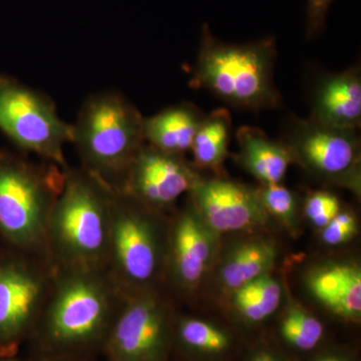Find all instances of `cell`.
Instances as JSON below:
<instances>
[{
  "label": "cell",
  "mask_w": 361,
  "mask_h": 361,
  "mask_svg": "<svg viewBox=\"0 0 361 361\" xmlns=\"http://www.w3.org/2000/svg\"><path fill=\"white\" fill-rule=\"evenodd\" d=\"M240 165L263 185L280 184L293 161L283 142L271 140L262 130L242 126L237 130Z\"/></svg>",
  "instance_id": "cell-16"
},
{
  "label": "cell",
  "mask_w": 361,
  "mask_h": 361,
  "mask_svg": "<svg viewBox=\"0 0 361 361\" xmlns=\"http://www.w3.org/2000/svg\"><path fill=\"white\" fill-rule=\"evenodd\" d=\"M276 258V246L268 240L242 242L225 256L219 270L221 284L227 290H238L256 278L268 274Z\"/></svg>",
  "instance_id": "cell-18"
},
{
  "label": "cell",
  "mask_w": 361,
  "mask_h": 361,
  "mask_svg": "<svg viewBox=\"0 0 361 361\" xmlns=\"http://www.w3.org/2000/svg\"><path fill=\"white\" fill-rule=\"evenodd\" d=\"M257 192L267 214L284 224H293L297 214V199L293 192L280 184L263 185Z\"/></svg>",
  "instance_id": "cell-23"
},
{
  "label": "cell",
  "mask_w": 361,
  "mask_h": 361,
  "mask_svg": "<svg viewBox=\"0 0 361 361\" xmlns=\"http://www.w3.org/2000/svg\"><path fill=\"white\" fill-rule=\"evenodd\" d=\"M156 211L113 191L109 237V275L116 291L128 296L148 290L164 264L165 243Z\"/></svg>",
  "instance_id": "cell-6"
},
{
  "label": "cell",
  "mask_w": 361,
  "mask_h": 361,
  "mask_svg": "<svg viewBox=\"0 0 361 361\" xmlns=\"http://www.w3.org/2000/svg\"><path fill=\"white\" fill-rule=\"evenodd\" d=\"M310 118L332 129L357 133L361 123L360 66L318 78L311 96Z\"/></svg>",
  "instance_id": "cell-14"
},
{
  "label": "cell",
  "mask_w": 361,
  "mask_h": 361,
  "mask_svg": "<svg viewBox=\"0 0 361 361\" xmlns=\"http://www.w3.org/2000/svg\"><path fill=\"white\" fill-rule=\"evenodd\" d=\"M144 118L118 90L92 94L73 125V139L85 172L118 191L130 163L144 146Z\"/></svg>",
  "instance_id": "cell-3"
},
{
  "label": "cell",
  "mask_w": 361,
  "mask_h": 361,
  "mask_svg": "<svg viewBox=\"0 0 361 361\" xmlns=\"http://www.w3.org/2000/svg\"><path fill=\"white\" fill-rule=\"evenodd\" d=\"M276 56L273 37L229 44L217 39L204 23L190 85L208 90L239 110L280 108L282 97L274 84Z\"/></svg>",
  "instance_id": "cell-1"
},
{
  "label": "cell",
  "mask_w": 361,
  "mask_h": 361,
  "mask_svg": "<svg viewBox=\"0 0 361 361\" xmlns=\"http://www.w3.org/2000/svg\"><path fill=\"white\" fill-rule=\"evenodd\" d=\"M322 240L329 245L336 246L349 241L357 232L355 216L348 212H339L329 225L322 228Z\"/></svg>",
  "instance_id": "cell-25"
},
{
  "label": "cell",
  "mask_w": 361,
  "mask_h": 361,
  "mask_svg": "<svg viewBox=\"0 0 361 361\" xmlns=\"http://www.w3.org/2000/svg\"><path fill=\"white\" fill-rule=\"evenodd\" d=\"M232 134L231 114L220 108L204 116L190 151L201 169H219L229 153Z\"/></svg>",
  "instance_id": "cell-19"
},
{
  "label": "cell",
  "mask_w": 361,
  "mask_h": 361,
  "mask_svg": "<svg viewBox=\"0 0 361 361\" xmlns=\"http://www.w3.org/2000/svg\"><path fill=\"white\" fill-rule=\"evenodd\" d=\"M200 179L183 156L145 144L130 163L118 192L154 211L172 206Z\"/></svg>",
  "instance_id": "cell-10"
},
{
  "label": "cell",
  "mask_w": 361,
  "mask_h": 361,
  "mask_svg": "<svg viewBox=\"0 0 361 361\" xmlns=\"http://www.w3.org/2000/svg\"><path fill=\"white\" fill-rule=\"evenodd\" d=\"M66 168L0 152V231L16 245L32 250L45 245L47 222L63 189Z\"/></svg>",
  "instance_id": "cell-4"
},
{
  "label": "cell",
  "mask_w": 361,
  "mask_h": 361,
  "mask_svg": "<svg viewBox=\"0 0 361 361\" xmlns=\"http://www.w3.org/2000/svg\"><path fill=\"white\" fill-rule=\"evenodd\" d=\"M0 130L23 151L68 167L63 149L73 125L59 116L51 97L6 75H0Z\"/></svg>",
  "instance_id": "cell-7"
},
{
  "label": "cell",
  "mask_w": 361,
  "mask_h": 361,
  "mask_svg": "<svg viewBox=\"0 0 361 361\" xmlns=\"http://www.w3.org/2000/svg\"><path fill=\"white\" fill-rule=\"evenodd\" d=\"M190 193L197 212L215 233L253 229L267 221L258 192L234 180L200 178Z\"/></svg>",
  "instance_id": "cell-11"
},
{
  "label": "cell",
  "mask_w": 361,
  "mask_h": 361,
  "mask_svg": "<svg viewBox=\"0 0 361 361\" xmlns=\"http://www.w3.org/2000/svg\"><path fill=\"white\" fill-rule=\"evenodd\" d=\"M341 201L336 195L327 191H315L307 197L304 212L315 226L324 228L341 212Z\"/></svg>",
  "instance_id": "cell-24"
},
{
  "label": "cell",
  "mask_w": 361,
  "mask_h": 361,
  "mask_svg": "<svg viewBox=\"0 0 361 361\" xmlns=\"http://www.w3.org/2000/svg\"><path fill=\"white\" fill-rule=\"evenodd\" d=\"M111 324L108 349L111 361H163L169 341V313L151 291L128 296Z\"/></svg>",
  "instance_id": "cell-9"
},
{
  "label": "cell",
  "mask_w": 361,
  "mask_h": 361,
  "mask_svg": "<svg viewBox=\"0 0 361 361\" xmlns=\"http://www.w3.org/2000/svg\"><path fill=\"white\" fill-rule=\"evenodd\" d=\"M311 294L334 314L357 319L361 313V271L355 264L325 266L308 279Z\"/></svg>",
  "instance_id": "cell-15"
},
{
  "label": "cell",
  "mask_w": 361,
  "mask_h": 361,
  "mask_svg": "<svg viewBox=\"0 0 361 361\" xmlns=\"http://www.w3.org/2000/svg\"><path fill=\"white\" fill-rule=\"evenodd\" d=\"M252 361H277L273 357L272 355H268V353H260V355H256Z\"/></svg>",
  "instance_id": "cell-27"
},
{
  "label": "cell",
  "mask_w": 361,
  "mask_h": 361,
  "mask_svg": "<svg viewBox=\"0 0 361 361\" xmlns=\"http://www.w3.org/2000/svg\"><path fill=\"white\" fill-rule=\"evenodd\" d=\"M58 273L45 304L44 341L59 350L92 343L110 326L118 291L103 270L61 268Z\"/></svg>",
  "instance_id": "cell-5"
},
{
  "label": "cell",
  "mask_w": 361,
  "mask_h": 361,
  "mask_svg": "<svg viewBox=\"0 0 361 361\" xmlns=\"http://www.w3.org/2000/svg\"><path fill=\"white\" fill-rule=\"evenodd\" d=\"M292 160L325 179L357 185L360 142L357 133L325 127L311 118L291 116L285 142Z\"/></svg>",
  "instance_id": "cell-8"
},
{
  "label": "cell",
  "mask_w": 361,
  "mask_h": 361,
  "mask_svg": "<svg viewBox=\"0 0 361 361\" xmlns=\"http://www.w3.org/2000/svg\"><path fill=\"white\" fill-rule=\"evenodd\" d=\"M323 331L322 323L299 307H292L281 324V334L285 341L302 350L314 348L322 341Z\"/></svg>",
  "instance_id": "cell-21"
},
{
  "label": "cell",
  "mask_w": 361,
  "mask_h": 361,
  "mask_svg": "<svg viewBox=\"0 0 361 361\" xmlns=\"http://www.w3.org/2000/svg\"><path fill=\"white\" fill-rule=\"evenodd\" d=\"M113 191L84 169H65V183L47 228L59 268L103 270L108 264Z\"/></svg>",
  "instance_id": "cell-2"
},
{
  "label": "cell",
  "mask_w": 361,
  "mask_h": 361,
  "mask_svg": "<svg viewBox=\"0 0 361 361\" xmlns=\"http://www.w3.org/2000/svg\"><path fill=\"white\" fill-rule=\"evenodd\" d=\"M317 361H343L341 360V358L334 357V356H330V357H324L322 358V360Z\"/></svg>",
  "instance_id": "cell-28"
},
{
  "label": "cell",
  "mask_w": 361,
  "mask_h": 361,
  "mask_svg": "<svg viewBox=\"0 0 361 361\" xmlns=\"http://www.w3.org/2000/svg\"><path fill=\"white\" fill-rule=\"evenodd\" d=\"M168 249L176 282L184 288H193L205 275L216 251V233L206 225L193 203L176 221Z\"/></svg>",
  "instance_id": "cell-13"
},
{
  "label": "cell",
  "mask_w": 361,
  "mask_h": 361,
  "mask_svg": "<svg viewBox=\"0 0 361 361\" xmlns=\"http://www.w3.org/2000/svg\"><path fill=\"white\" fill-rule=\"evenodd\" d=\"M178 331L187 348L202 353H219L229 346L227 334L203 320L186 318L180 322Z\"/></svg>",
  "instance_id": "cell-22"
},
{
  "label": "cell",
  "mask_w": 361,
  "mask_h": 361,
  "mask_svg": "<svg viewBox=\"0 0 361 361\" xmlns=\"http://www.w3.org/2000/svg\"><path fill=\"white\" fill-rule=\"evenodd\" d=\"M281 292L276 279L262 275L234 292V305L249 322H262L277 310Z\"/></svg>",
  "instance_id": "cell-20"
},
{
  "label": "cell",
  "mask_w": 361,
  "mask_h": 361,
  "mask_svg": "<svg viewBox=\"0 0 361 361\" xmlns=\"http://www.w3.org/2000/svg\"><path fill=\"white\" fill-rule=\"evenodd\" d=\"M205 116L191 104L169 106L156 115L144 118L145 142L165 153L183 156L191 149L195 135Z\"/></svg>",
  "instance_id": "cell-17"
},
{
  "label": "cell",
  "mask_w": 361,
  "mask_h": 361,
  "mask_svg": "<svg viewBox=\"0 0 361 361\" xmlns=\"http://www.w3.org/2000/svg\"><path fill=\"white\" fill-rule=\"evenodd\" d=\"M334 0H307L306 39H313L324 30L327 13Z\"/></svg>",
  "instance_id": "cell-26"
},
{
  "label": "cell",
  "mask_w": 361,
  "mask_h": 361,
  "mask_svg": "<svg viewBox=\"0 0 361 361\" xmlns=\"http://www.w3.org/2000/svg\"><path fill=\"white\" fill-rule=\"evenodd\" d=\"M45 293L47 282L37 268L0 265V345L18 342L39 314Z\"/></svg>",
  "instance_id": "cell-12"
}]
</instances>
